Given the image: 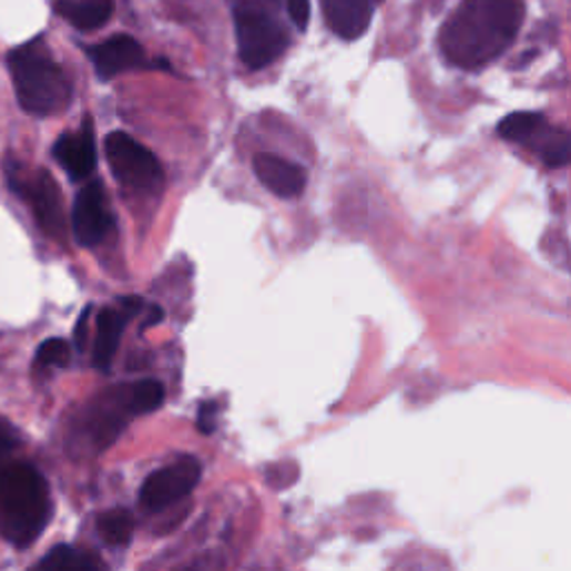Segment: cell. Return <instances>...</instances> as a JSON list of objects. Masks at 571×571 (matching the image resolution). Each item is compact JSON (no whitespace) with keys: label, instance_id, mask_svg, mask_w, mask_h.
<instances>
[{"label":"cell","instance_id":"obj_11","mask_svg":"<svg viewBox=\"0 0 571 571\" xmlns=\"http://www.w3.org/2000/svg\"><path fill=\"white\" fill-rule=\"evenodd\" d=\"M255 174L264 187L282 200H293L304 193L306 170L284 156L262 152L255 156Z\"/></svg>","mask_w":571,"mask_h":571},{"label":"cell","instance_id":"obj_6","mask_svg":"<svg viewBox=\"0 0 571 571\" xmlns=\"http://www.w3.org/2000/svg\"><path fill=\"white\" fill-rule=\"evenodd\" d=\"M200 480H202L200 460L193 456H181L179 460H174L165 469H159L143 482L139 491V500L147 511H163L170 504L193 493Z\"/></svg>","mask_w":571,"mask_h":571},{"label":"cell","instance_id":"obj_9","mask_svg":"<svg viewBox=\"0 0 571 571\" xmlns=\"http://www.w3.org/2000/svg\"><path fill=\"white\" fill-rule=\"evenodd\" d=\"M90 59L94 63L99 79L110 81L128 70L141 68L145 61V54L136 39H132L128 34H116V37L99 43L96 48H92Z\"/></svg>","mask_w":571,"mask_h":571},{"label":"cell","instance_id":"obj_14","mask_svg":"<svg viewBox=\"0 0 571 571\" xmlns=\"http://www.w3.org/2000/svg\"><path fill=\"white\" fill-rule=\"evenodd\" d=\"M112 10V0H57V14L81 32H92L105 26Z\"/></svg>","mask_w":571,"mask_h":571},{"label":"cell","instance_id":"obj_15","mask_svg":"<svg viewBox=\"0 0 571 571\" xmlns=\"http://www.w3.org/2000/svg\"><path fill=\"white\" fill-rule=\"evenodd\" d=\"M544 128H547V121L542 119V114H536V112H513V114L504 116L498 123V134L502 139H507V141L531 145Z\"/></svg>","mask_w":571,"mask_h":571},{"label":"cell","instance_id":"obj_10","mask_svg":"<svg viewBox=\"0 0 571 571\" xmlns=\"http://www.w3.org/2000/svg\"><path fill=\"white\" fill-rule=\"evenodd\" d=\"M54 159L68 172L70 179H88L96 167V141L92 121L85 119L83 128L72 134H63L54 145Z\"/></svg>","mask_w":571,"mask_h":571},{"label":"cell","instance_id":"obj_18","mask_svg":"<svg viewBox=\"0 0 571 571\" xmlns=\"http://www.w3.org/2000/svg\"><path fill=\"white\" fill-rule=\"evenodd\" d=\"M531 145H533V150L540 152L542 161L549 167H562V165H567V161L571 156V139L564 130L544 128Z\"/></svg>","mask_w":571,"mask_h":571},{"label":"cell","instance_id":"obj_23","mask_svg":"<svg viewBox=\"0 0 571 571\" xmlns=\"http://www.w3.org/2000/svg\"><path fill=\"white\" fill-rule=\"evenodd\" d=\"M17 445H19V431L8 422H0V458L17 449Z\"/></svg>","mask_w":571,"mask_h":571},{"label":"cell","instance_id":"obj_7","mask_svg":"<svg viewBox=\"0 0 571 571\" xmlns=\"http://www.w3.org/2000/svg\"><path fill=\"white\" fill-rule=\"evenodd\" d=\"M112 215L105 206V190L101 181L88 183L74 200L72 231L81 246H99L112 231Z\"/></svg>","mask_w":571,"mask_h":571},{"label":"cell","instance_id":"obj_20","mask_svg":"<svg viewBox=\"0 0 571 571\" xmlns=\"http://www.w3.org/2000/svg\"><path fill=\"white\" fill-rule=\"evenodd\" d=\"M70 344L61 337L43 341L37 350V364L41 366H68L70 364Z\"/></svg>","mask_w":571,"mask_h":571},{"label":"cell","instance_id":"obj_8","mask_svg":"<svg viewBox=\"0 0 571 571\" xmlns=\"http://www.w3.org/2000/svg\"><path fill=\"white\" fill-rule=\"evenodd\" d=\"M19 193L32 204L39 224L50 233L59 235L63 231V211H61V193L59 185L50 172L41 170L30 179H23V185H14Z\"/></svg>","mask_w":571,"mask_h":571},{"label":"cell","instance_id":"obj_24","mask_svg":"<svg viewBox=\"0 0 571 571\" xmlns=\"http://www.w3.org/2000/svg\"><path fill=\"white\" fill-rule=\"evenodd\" d=\"M88 317H90V308H85V313L81 315V319H79V326H77V344H79V348H83V344H85V328H88Z\"/></svg>","mask_w":571,"mask_h":571},{"label":"cell","instance_id":"obj_5","mask_svg":"<svg viewBox=\"0 0 571 571\" xmlns=\"http://www.w3.org/2000/svg\"><path fill=\"white\" fill-rule=\"evenodd\" d=\"M105 156L114 179L139 193H159L163 187V170L156 156L125 132H112L105 139Z\"/></svg>","mask_w":571,"mask_h":571},{"label":"cell","instance_id":"obj_1","mask_svg":"<svg viewBox=\"0 0 571 571\" xmlns=\"http://www.w3.org/2000/svg\"><path fill=\"white\" fill-rule=\"evenodd\" d=\"M522 14V0H462L440 32L445 59L465 70L491 63L513 43Z\"/></svg>","mask_w":571,"mask_h":571},{"label":"cell","instance_id":"obj_12","mask_svg":"<svg viewBox=\"0 0 571 571\" xmlns=\"http://www.w3.org/2000/svg\"><path fill=\"white\" fill-rule=\"evenodd\" d=\"M377 6L379 0H322L328 28L346 41H355L368 30Z\"/></svg>","mask_w":571,"mask_h":571},{"label":"cell","instance_id":"obj_13","mask_svg":"<svg viewBox=\"0 0 571 571\" xmlns=\"http://www.w3.org/2000/svg\"><path fill=\"white\" fill-rule=\"evenodd\" d=\"M128 313L121 308H103L96 317V339H94V366L108 370L112 366L114 353L119 348L123 328L128 324Z\"/></svg>","mask_w":571,"mask_h":571},{"label":"cell","instance_id":"obj_2","mask_svg":"<svg viewBox=\"0 0 571 571\" xmlns=\"http://www.w3.org/2000/svg\"><path fill=\"white\" fill-rule=\"evenodd\" d=\"M50 518V487L34 467L12 465L0 471V536L14 547H30Z\"/></svg>","mask_w":571,"mask_h":571},{"label":"cell","instance_id":"obj_22","mask_svg":"<svg viewBox=\"0 0 571 571\" xmlns=\"http://www.w3.org/2000/svg\"><path fill=\"white\" fill-rule=\"evenodd\" d=\"M197 427L206 436H211L217 429V405H202Z\"/></svg>","mask_w":571,"mask_h":571},{"label":"cell","instance_id":"obj_17","mask_svg":"<svg viewBox=\"0 0 571 571\" xmlns=\"http://www.w3.org/2000/svg\"><path fill=\"white\" fill-rule=\"evenodd\" d=\"M96 529L105 544L110 547H125L132 540L134 520L128 509H110L99 516Z\"/></svg>","mask_w":571,"mask_h":571},{"label":"cell","instance_id":"obj_16","mask_svg":"<svg viewBox=\"0 0 571 571\" xmlns=\"http://www.w3.org/2000/svg\"><path fill=\"white\" fill-rule=\"evenodd\" d=\"M39 567L48 569V571H92V569H101L103 564L94 555L63 544V547H54L39 562Z\"/></svg>","mask_w":571,"mask_h":571},{"label":"cell","instance_id":"obj_21","mask_svg":"<svg viewBox=\"0 0 571 571\" xmlns=\"http://www.w3.org/2000/svg\"><path fill=\"white\" fill-rule=\"evenodd\" d=\"M288 17L297 30H306L310 21V0H286Z\"/></svg>","mask_w":571,"mask_h":571},{"label":"cell","instance_id":"obj_19","mask_svg":"<svg viewBox=\"0 0 571 571\" xmlns=\"http://www.w3.org/2000/svg\"><path fill=\"white\" fill-rule=\"evenodd\" d=\"M163 385L156 383V379H141V383L128 387V402L132 416L152 414L163 405Z\"/></svg>","mask_w":571,"mask_h":571},{"label":"cell","instance_id":"obj_4","mask_svg":"<svg viewBox=\"0 0 571 571\" xmlns=\"http://www.w3.org/2000/svg\"><path fill=\"white\" fill-rule=\"evenodd\" d=\"M239 57L251 70L271 65L288 45L277 17V0H233Z\"/></svg>","mask_w":571,"mask_h":571},{"label":"cell","instance_id":"obj_3","mask_svg":"<svg viewBox=\"0 0 571 571\" xmlns=\"http://www.w3.org/2000/svg\"><path fill=\"white\" fill-rule=\"evenodd\" d=\"M19 103L34 116H52L68 108L72 85L41 43H28L10 54Z\"/></svg>","mask_w":571,"mask_h":571}]
</instances>
